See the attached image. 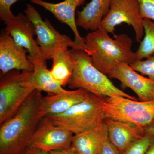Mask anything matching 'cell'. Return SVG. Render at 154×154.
I'll list each match as a JSON object with an SVG mask.
<instances>
[{"label":"cell","mask_w":154,"mask_h":154,"mask_svg":"<svg viewBox=\"0 0 154 154\" xmlns=\"http://www.w3.org/2000/svg\"><path fill=\"white\" fill-rule=\"evenodd\" d=\"M102 107L105 119L131 125L143 134L154 122V100L139 102L122 96L105 97Z\"/></svg>","instance_id":"obj_5"},{"label":"cell","mask_w":154,"mask_h":154,"mask_svg":"<svg viewBox=\"0 0 154 154\" xmlns=\"http://www.w3.org/2000/svg\"><path fill=\"white\" fill-rule=\"evenodd\" d=\"M107 135L103 123L94 129L74 134L71 146L79 154H100L103 141Z\"/></svg>","instance_id":"obj_17"},{"label":"cell","mask_w":154,"mask_h":154,"mask_svg":"<svg viewBox=\"0 0 154 154\" xmlns=\"http://www.w3.org/2000/svg\"><path fill=\"white\" fill-rule=\"evenodd\" d=\"M46 61H38L33 63L34 69L32 72L31 82L36 90L47 92L48 94L64 93L65 90L60 83L54 80L48 69Z\"/></svg>","instance_id":"obj_19"},{"label":"cell","mask_w":154,"mask_h":154,"mask_svg":"<svg viewBox=\"0 0 154 154\" xmlns=\"http://www.w3.org/2000/svg\"><path fill=\"white\" fill-rule=\"evenodd\" d=\"M100 154H120L117 149L110 142L108 135L105 138L101 146Z\"/></svg>","instance_id":"obj_24"},{"label":"cell","mask_w":154,"mask_h":154,"mask_svg":"<svg viewBox=\"0 0 154 154\" xmlns=\"http://www.w3.org/2000/svg\"><path fill=\"white\" fill-rule=\"evenodd\" d=\"M146 154H154V141L148 150Z\"/></svg>","instance_id":"obj_29"},{"label":"cell","mask_w":154,"mask_h":154,"mask_svg":"<svg viewBox=\"0 0 154 154\" xmlns=\"http://www.w3.org/2000/svg\"><path fill=\"white\" fill-rule=\"evenodd\" d=\"M145 133L154 136V122L146 129Z\"/></svg>","instance_id":"obj_28"},{"label":"cell","mask_w":154,"mask_h":154,"mask_svg":"<svg viewBox=\"0 0 154 154\" xmlns=\"http://www.w3.org/2000/svg\"><path fill=\"white\" fill-rule=\"evenodd\" d=\"M137 1L139 4L142 18L154 21V0Z\"/></svg>","instance_id":"obj_23"},{"label":"cell","mask_w":154,"mask_h":154,"mask_svg":"<svg viewBox=\"0 0 154 154\" xmlns=\"http://www.w3.org/2000/svg\"><path fill=\"white\" fill-rule=\"evenodd\" d=\"M51 59L52 66L50 70L52 77L63 87L68 85L75 66V60L70 50L68 48L58 50Z\"/></svg>","instance_id":"obj_18"},{"label":"cell","mask_w":154,"mask_h":154,"mask_svg":"<svg viewBox=\"0 0 154 154\" xmlns=\"http://www.w3.org/2000/svg\"><path fill=\"white\" fill-rule=\"evenodd\" d=\"M130 66L136 71L154 81V54L147 57L146 60L136 61Z\"/></svg>","instance_id":"obj_22"},{"label":"cell","mask_w":154,"mask_h":154,"mask_svg":"<svg viewBox=\"0 0 154 154\" xmlns=\"http://www.w3.org/2000/svg\"><path fill=\"white\" fill-rule=\"evenodd\" d=\"M144 19L141 17L137 0H113L110 10L102 20L100 28L115 36L116 27L125 23L133 28L137 42H140L144 35Z\"/></svg>","instance_id":"obj_8"},{"label":"cell","mask_w":154,"mask_h":154,"mask_svg":"<svg viewBox=\"0 0 154 154\" xmlns=\"http://www.w3.org/2000/svg\"><path fill=\"white\" fill-rule=\"evenodd\" d=\"M73 134L58 126L48 116L42 119L30 140L28 147L50 152L65 149L71 146Z\"/></svg>","instance_id":"obj_10"},{"label":"cell","mask_w":154,"mask_h":154,"mask_svg":"<svg viewBox=\"0 0 154 154\" xmlns=\"http://www.w3.org/2000/svg\"><path fill=\"white\" fill-rule=\"evenodd\" d=\"M19 0H0V15L12 12L11 7Z\"/></svg>","instance_id":"obj_25"},{"label":"cell","mask_w":154,"mask_h":154,"mask_svg":"<svg viewBox=\"0 0 154 154\" xmlns=\"http://www.w3.org/2000/svg\"><path fill=\"white\" fill-rule=\"evenodd\" d=\"M6 25L5 31L18 45L26 49L28 58L32 63L38 61L47 60L34 36L36 35L35 28L28 17L22 13L14 16L13 12L0 16Z\"/></svg>","instance_id":"obj_9"},{"label":"cell","mask_w":154,"mask_h":154,"mask_svg":"<svg viewBox=\"0 0 154 154\" xmlns=\"http://www.w3.org/2000/svg\"><path fill=\"white\" fill-rule=\"evenodd\" d=\"M89 92L83 89L67 91L61 94H48L42 98L40 110L44 117L64 113L74 105L82 102Z\"/></svg>","instance_id":"obj_14"},{"label":"cell","mask_w":154,"mask_h":154,"mask_svg":"<svg viewBox=\"0 0 154 154\" xmlns=\"http://www.w3.org/2000/svg\"><path fill=\"white\" fill-rule=\"evenodd\" d=\"M24 154H49V152L35 148L28 147Z\"/></svg>","instance_id":"obj_27"},{"label":"cell","mask_w":154,"mask_h":154,"mask_svg":"<svg viewBox=\"0 0 154 154\" xmlns=\"http://www.w3.org/2000/svg\"><path fill=\"white\" fill-rule=\"evenodd\" d=\"M49 154H79L73 147L71 146L65 149L58 150L50 152Z\"/></svg>","instance_id":"obj_26"},{"label":"cell","mask_w":154,"mask_h":154,"mask_svg":"<svg viewBox=\"0 0 154 154\" xmlns=\"http://www.w3.org/2000/svg\"><path fill=\"white\" fill-rule=\"evenodd\" d=\"M104 123L109 140L120 154L134 141L145 134L131 125L122 122L106 118Z\"/></svg>","instance_id":"obj_15"},{"label":"cell","mask_w":154,"mask_h":154,"mask_svg":"<svg viewBox=\"0 0 154 154\" xmlns=\"http://www.w3.org/2000/svg\"><path fill=\"white\" fill-rule=\"evenodd\" d=\"M70 51L74 60L75 66L68 84L69 88H81L99 97L122 96L137 100L116 87L107 75L94 66L89 56L84 51L72 48Z\"/></svg>","instance_id":"obj_3"},{"label":"cell","mask_w":154,"mask_h":154,"mask_svg":"<svg viewBox=\"0 0 154 154\" xmlns=\"http://www.w3.org/2000/svg\"><path fill=\"white\" fill-rule=\"evenodd\" d=\"M113 1L91 0L82 11L77 12V26L91 31L99 29Z\"/></svg>","instance_id":"obj_16"},{"label":"cell","mask_w":154,"mask_h":154,"mask_svg":"<svg viewBox=\"0 0 154 154\" xmlns=\"http://www.w3.org/2000/svg\"><path fill=\"white\" fill-rule=\"evenodd\" d=\"M105 98L89 93L82 102L64 113L47 116L54 124L73 134L94 129L104 123L105 117L102 107Z\"/></svg>","instance_id":"obj_4"},{"label":"cell","mask_w":154,"mask_h":154,"mask_svg":"<svg viewBox=\"0 0 154 154\" xmlns=\"http://www.w3.org/2000/svg\"><path fill=\"white\" fill-rule=\"evenodd\" d=\"M153 136L145 133L134 141L121 154H146L154 142Z\"/></svg>","instance_id":"obj_21"},{"label":"cell","mask_w":154,"mask_h":154,"mask_svg":"<svg viewBox=\"0 0 154 154\" xmlns=\"http://www.w3.org/2000/svg\"><path fill=\"white\" fill-rule=\"evenodd\" d=\"M0 69L2 75L12 71L32 72L34 69L25 48L18 45L5 31L0 36Z\"/></svg>","instance_id":"obj_11"},{"label":"cell","mask_w":154,"mask_h":154,"mask_svg":"<svg viewBox=\"0 0 154 154\" xmlns=\"http://www.w3.org/2000/svg\"><path fill=\"white\" fill-rule=\"evenodd\" d=\"M24 13L34 26L37 36L36 42L47 60L51 59L58 50L69 47L75 49L74 41L56 30L48 19H43L32 5L27 4Z\"/></svg>","instance_id":"obj_7"},{"label":"cell","mask_w":154,"mask_h":154,"mask_svg":"<svg viewBox=\"0 0 154 154\" xmlns=\"http://www.w3.org/2000/svg\"><path fill=\"white\" fill-rule=\"evenodd\" d=\"M35 90L13 116L1 124L0 154H24L38 124L43 96Z\"/></svg>","instance_id":"obj_1"},{"label":"cell","mask_w":154,"mask_h":154,"mask_svg":"<svg viewBox=\"0 0 154 154\" xmlns=\"http://www.w3.org/2000/svg\"><path fill=\"white\" fill-rule=\"evenodd\" d=\"M85 0H64L57 3L46 2L44 0H30L32 4L41 6L49 11L59 21L66 24L72 31L75 36L76 48L84 51V37L80 35L78 29L75 17L77 8L82 5Z\"/></svg>","instance_id":"obj_13"},{"label":"cell","mask_w":154,"mask_h":154,"mask_svg":"<svg viewBox=\"0 0 154 154\" xmlns=\"http://www.w3.org/2000/svg\"><path fill=\"white\" fill-rule=\"evenodd\" d=\"M143 27L144 37L135 52L136 61L154 54V22L150 19H144Z\"/></svg>","instance_id":"obj_20"},{"label":"cell","mask_w":154,"mask_h":154,"mask_svg":"<svg viewBox=\"0 0 154 154\" xmlns=\"http://www.w3.org/2000/svg\"><path fill=\"white\" fill-rule=\"evenodd\" d=\"M32 72L14 70L2 75L0 82V124L13 116L36 90L31 82Z\"/></svg>","instance_id":"obj_6"},{"label":"cell","mask_w":154,"mask_h":154,"mask_svg":"<svg viewBox=\"0 0 154 154\" xmlns=\"http://www.w3.org/2000/svg\"><path fill=\"white\" fill-rule=\"evenodd\" d=\"M119 80L122 85L129 88L142 102L154 100V81L140 75L129 65L120 63L108 75Z\"/></svg>","instance_id":"obj_12"},{"label":"cell","mask_w":154,"mask_h":154,"mask_svg":"<svg viewBox=\"0 0 154 154\" xmlns=\"http://www.w3.org/2000/svg\"><path fill=\"white\" fill-rule=\"evenodd\" d=\"M108 34L99 28L84 37V51L94 66L107 76L119 64L130 65L136 61L131 38L124 33L116 35L113 38Z\"/></svg>","instance_id":"obj_2"}]
</instances>
